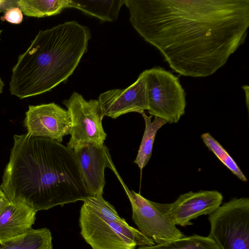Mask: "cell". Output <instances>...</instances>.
<instances>
[{
    "instance_id": "cell-10",
    "label": "cell",
    "mask_w": 249,
    "mask_h": 249,
    "mask_svg": "<svg viewBox=\"0 0 249 249\" xmlns=\"http://www.w3.org/2000/svg\"><path fill=\"white\" fill-rule=\"evenodd\" d=\"M24 124L27 133L34 136L61 142L63 138L70 134L71 119L67 110L51 103L29 106Z\"/></svg>"
},
{
    "instance_id": "cell-3",
    "label": "cell",
    "mask_w": 249,
    "mask_h": 249,
    "mask_svg": "<svg viewBox=\"0 0 249 249\" xmlns=\"http://www.w3.org/2000/svg\"><path fill=\"white\" fill-rule=\"evenodd\" d=\"M90 37L89 29L75 21L39 31L12 69L11 94L32 97L65 81L86 52Z\"/></svg>"
},
{
    "instance_id": "cell-16",
    "label": "cell",
    "mask_w": 249,
    "mask_h": 249,
    "mask_svg": "<svg viewBox=\"0 0 249 249\" xmlns=\"http://www.w3.org/2000/svg\"><path fill=\"white\" fill-rule=\"evenodd\" d=\"M141 114L144 120L145 130L134 162L142 171L151 158L154 142L158 131L167 122L157 116H155L154 120L152 121V116H147L144 111Z\"/></svg>"
},
{
    "instance_id": "cell-5",
    "label": "cell",
    "mask_w": 249,
    "mask_h": 249,
    "mask_svg": "<svg viewBox=\"0 0 249 249\" xmlns=\"http://www.w3.org/2000/svg\"><path fill=\"white\" fill-rule=\"evenodd\" d=\"M148 101V113L177 123L185 113L186 93L178 78L162 68L158 67L143 71Z\"/></svg>"
},
{
    "instance_id": "cell-11",
    "label": "cell",
    "mask_w": 249,
    "mask_h": 249,
    "mask_svg": "<svg viewBox=\"0 0 249 249\" xmlns=\"http://www.w3.org/2000/svg\"><path fill=\"white\" fill-rule=\"evenodd\" d=\"M73 152L88 193L91 196H103L105 168H109L119 176L109 149L104 144L89 143Z\"/></svg>"
},
{
    "instance_id": "cell-24",
    "label": "cell",
    "mask_w": 249,
    "mask_h": 249,
    "mask_svg": "<svg viewBox=\"0 0 249 249\" xmlns=\"http://www.w3.org/2000/svg\"><path fill=\"white\" fill-rule=\"evenodd\" d=\"M1 32H2V30H0V34L1 33Z\"/></svg>"
},
{
    "instance_id": "cell-22",
    "label": "cell",
    "mask_w": 249,
    "mask_h": 249,
    "mask_svg": "<svg viewBox=\"0 0 249 249\" xmlns=\"http://www.w3.org/2000/svg\"><path fill=\"white\" fill-rule=\"evenodd\" d=\"M10 200L5 193L0 188V210Z\"/></svg>"
},
{
    "instance_id": "cell-7",
    "label": "cell",
    "mask_w": 249,
    "mask_h": 249,
    "mask_svg": "<svg viewBox=\"0 0 249 249\" xmlns=\"http://www.w3.org/2000/svg\"><path fill=\"white\" fill-rule=\"evenodd\" d=\"M71 119V137L67 146L75 151L89 143L104 144L107 135L102 125L105 116L98 100H85L73 92L63 101Z\"/></svg>"
},
{
    "instance_id": "cell-9",
    "label": "cell",
    "mask_w": 249,
    "mask_h": 249,
    "mask_svg": "<svg viewBox=\"0 0 249 249\" xmlns=\"http://www.w3.org/2000/svg\"><path fill=\"white\" fill-rule=\"evenodd\" d=\"M223 199L217 191H200L181 194L171 203L155 202V205L172 224L185 227L193 224L192 219L212 213L221 205Z\"/></svg>"
},
{
    "instance_id": "cell-15",
    "label": "cell",
    "mask_w": 249,
    "mask_h": 249,
    "mask_svg": "<svg viewBox=\"0 0 249 249\" xmlns=\"http://www.w3.org/2000/svg\"><path fill=\"white\" fill-rule=\"evenodd\" d=\"M0 249H53L52 234L46 228L32 229L21 236L0 242Z\"/></svg>"
},
{
    "instance_id": "cell-8",
    "label": "cell",
    "mask_w": 249,
    "mask_h": 249,
    "mask_svg": "<svg viewBox=\"0 0 249 249\" xmlns=\"http://www.w3.org/2000/svg\"><path fill=\"white\" fill-rule=\"evenodd\" d=\"M121 181L132 210V219L138 230L151 238L156 244L177 239L185 235L170 222L156 208L155 202L143 197L133 190H129Z\"/></svg>"
},
{
    "instance_id": "cell-21",
    "label": "cell",
    "mask_w": 249,
    "mask_h": 249,
    "mask_svg": "<svg viewBox=\"0 0 249 249\" xmlns=\"http://www.w3.org/2000/svg\"><path fill=\"white\" fill-rule=\"evenodd\" d=\"M19 0H0V12H5L13 7H18Z\"/></svg>"
},
{
    "instance_id": "cell-23",
    "label": "cell",
    "mask_w": 249,
    "mask_h": 249,
    "mask_svg": "<svg viewBox=\"0 0 249 249\" xmlns=\"http://www.w3.org/2000/svg\"><path fill=\"white\" fill-rule=\"evenodd\" d=\"M4 86V84L1 80V78L0 77V93H1L2 92L3 88Z\"/></svg>"
},
{
    "instance_id": "cell-2",
    "label": "cell",
    "mask_w": 249,
    "mask_h": 249,
    "mask_svg": "<svg viewBox=\"0 0 249 249\" xmlns=\"http://www.w3.org/2000/svg\"><path fill=\"white\" fill-rule=\"evenodd\" d=\"M0 188L10 200L36 212L90 196L73 151L57 141L28 133L14 136Z\"/></svg>"
},
{
    "instance_id": "cell-20",
    "label": "cell",
    "mask_w": 249,
    "mask_h": 249,
    "mask_svg": "<svg viewBox=\"0 0 249 249\" xmlns=\"http://www.w3.org/2000/svg\"><path fill=\"white\" fill-rule=\"evenodd\" d=\"M23 13L18 7H11L4 12L0 18L14 24H19L23 20Z\"/></svg>"
},
{
    "instance_id": "cell-6",
    "label": "cell",
    "mask_w": 249,
    "mask_h": 249,
    "mask_svg": "<svg viewBox=\"0 0 249 249\" xmlns=\"http://www.w3.org/2000/svg\"><path fill=\"white\" fill-rule=\"evenodd\" d=\"M209 235L220 249H249V199L233 198L209 214Z\"/></svg>"
},
{
    "instance_id": "cell-13",
    "label": "cell",
    "mask_w": 249,
    "mask_h": 249,
    "mask_svg": "<svg viewBox=\"0 0 249 249\" xmlns=\"http://www.w3.org/2000/svg\"><path fill=\"white\" fill-rule=\"evenodd\" d=\"M36 213L24 203L10 200L0 210V242L19 237L30 231Z\"/></svg>"
},
{
    "instance_id": "cell-17",
    "label": "cell",
    "mask_w": 249,
    "mask_h": 249,
    "mask_svg": "<svg viewBox=\"0 0 249 249\" xmlns=\"http://www.w3.org/2000/svg\"><path fill=\"white\" fill-rule=\"evenodd\" d=\"M70 0H19L18 7L27 17L42 18L60 13L69 8Z\"/></svg>"
},
{
    "instance_id": "cell-18",
    "label": "cell",
    "mask_w": 249,
    "mask_h": 249,
    "mask_svg": "<svg viewBox=\"0 0 249 249\" xmlns=\"http://www.w3.org/2000/svg\"><path fill=\"white\" fill-rule=\"evenodd\" d=\"M138 249H220L216 243L208 236L194 234L189 236L150 246H142Z\"/></svg>"
},
{
    "instance_id": "cell-14",
    "label": "cell",
    "mask_w": 249,
    "mask_h": 249,
    "mask_svg": "<svg viewBox=\"0 0 249 249\" xmlns=\"http://www.w3.org/2000/svg\"><path fill=\"white\" fill-rule=\"evenodd\" d=\"M124 0H70L69 8L78 9L103 21H114L118 18Z\"/></svg>"
},
{
    "instance_id": "cell-4",
    "label": "cell",
    "mask_w": 249,
    "mask_h": 249,
    "mask_svg": "<svg viewBox=\"0 0 249 249\" xmlns=\"http://www.w3.org/2000/svg\"><path fill=\"white\" fill-rule=\"evenodd\" d=\"M79 226L82 236L92 249H135L155 245L152 239L126 221L103 218L85 202L80 211Z\"/></svg>"
},
{
    "instance_id": "cell-19",
    "label": "cell",
    "mask_w": 249,
    "mask_h": 249,
    "mask_svg": "<svg viewBox=\"0 0 249 249\" xmlns=\"http://www.w3.org/2000/svg\"><path fill=\"white\" fill-rule=\"evenodd\" d=\"M201 139L204 143L234 175L243 181H247V179L234 160L229 155L223 147L209 133L201 135Z\"/></svg>"
},
{
    "instance_id": "cell-12",
    "label": "cell",
    "mask_w": 249,
    "mask_h": 249,
    "mask_svg": "<svg viewBox=\"0 0 249 249\" xmlns=\"http://www.w3.org/2000/svg\"><path fill=\"white\" fill-rule=\"evenodd\" d=\"M98 101L104 116L112 119L129 112L141 113L148 109L145 82L140 74L128 87L107 90L99 95Z\"/></svg>"
},
{
    "instance_id": "cell-1",
    "label": "cell",
    "mask_w": 249,
    "mask_h": 249,
    "mask_svg": "<svg viewBox=\"0 0 249 249\" xmlns=\"http://www.w3.org/2000/svg\"><path fill=\"white\" fill-rule=\"evenodd\" d=\"M137 33L181 75L215 73L244 43L249 0H124Z\"/></svg>"
}]
</instances>
